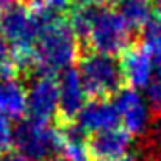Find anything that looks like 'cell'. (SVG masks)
Returning <instances> with one entry per match:
<instances>
[{"label": "cell", "mask_w": 161, "mask_h": 161, "mask_svg": "<svg viewBox=\"0 0 161 161\" xmlns=\"http://www.w3.org/2000/svg\"><path fill=\"white\" fill-rule=\"evenodd\" d=\"M78 36L68 21L54 23L38 35L33 47V68L38 75L56 76L78 59Z\"/></svg>", "instance_id": "obj_1"}, {"label": "cell", "mask_w": 161, "mask_h": 161, "mask_svg": "<svg viewBox=\"0 0 161 161\" xmlns=\"http://www.w3.org/2000/svg\"><path fill=\"white\" fill-rule=\"evenodd\" d=\"M76 69L81 76L85 92L90 99L114 97L125 83L121 64L114 59V56L92 50L78 57Z\"/></svg>", "instance_id": "obj_2"}, {"label": "cell", "mask_w": 161, "mask_h": 161, "mask_svg": "<svg viewBox=\"0 0 161 161\" xmlns=\"http://www.w3.org/2000/svg\"><path fill=\"white\" fill-rule=\"evenodd\" d=\"M64 144V133L61 125H50V121H38L28 118L19 121L14 130V149H18L30 161H47L59 156Z\"/></svg>", "instance_id": "obj_3"}, {"label": "cell", "mask_w": 161, "mask_h": 161, "mask_svg": "<svg viewBox=\"0 0 161 161\" xmlns=\"http://www.w3.org/2000/svg\"><path fill=\"white\" fill-rule=\"evenodd\" d=\"M132 30L114 9L101 7L90 28L87 42L94 52L119 56L130 45Z\"/></svg>", "instance_id": "obj_4"}, {"label": "cell", "mask_w": 161, "mask_h": 161, "mask_svg": "<svg viewBox=\"0 0 161 161\" xmlns=\"http://www.w3.org/2000/svg\"><path fill=\"white\" fill-rule=\"evenodd\" d=\"M59 113V81L56 76L38 75L28 88V118L52 121Z\"/></svg>", "instance_id": "obj_5"}, {"label": "cell", "mask_w": 161, "mask_h": 161, "mask_svg": "<svg viewBox=\"0 0 161 161\" xmlns=\"http://www.w3.org/2000/svg\"><path fill=\"white\" fill-rule=\"evenodd\" d=\"M114 106L119 113L121 125L126 132L132 135H140L149 126V104L146 97L139 92V88L133 87H123L114 95Z\"/></svg>", "instance_id": "obj_6"}, {"label": "cell", "mask_w": 161, "mask_h": 161, "mask_svg": "<svg viewBox=\"0 0 161 161\" xmlns=\"http://www.w3.org/2000/svg\"><path fill=\"white\" fill-rule=\"evenodd\" d=\"M119 64L128 87L139 88V90L146 88V85L153 80L156 71L153 52L146 43L128 45L119 54Z\"/></svg>", "instance_id": "obj_7"}, {"label": "cell", "mask_w": 161, "mask_h": 161, "mask_svg": "<svg viewBox=\"0 0 161 161\" xmlns=\"http://www.w3.org/2000/svg\"><path fill=\"white\" fill-rule=\"evenodd\" d=\"M59 113L57 118L59 123H71L76 119L78 113L87 102V92H85L83 81L76 68H68L59 76Z\"/></svg>", "instance_id": "obj_8"}, {"label": "cell", "mask_w": 161, "mask_h": 161, "mask_svg": "<svg viewBox=\"0 0 161 161\" xmlns=\"http://www.w3.org/2000/svg\"><path fill=\"white\" fill-rule=\"evenodd\" d=\"M130 142L132 133L126 132L123 126H116L88 135L87 147L92 161H119L126 156Z\"/></svg>", "instance_id": "obj_9"}, {"label": "cell", "mask_w": 161, "mask_h": 161, "mask_svg": "<svg viewBox=\"0 0 161 161\" xmlns=\"http://www.w3.org/2000/svg\"><path fill=\"white\" fill-rule=\"evenodd\" d=\"M75 121L88 133H97L119 126V113L114 102L109 99H90L85 102Z\"/></svg>", "instance_id": "obj_10"}, {"label": "cell", "mask_w": 161, "mask_h": 161, "mask_svg": "<svg viewBox=\"0 0 161 161\" xmlns=\"http://www.w3.org/2000/svg\"><path fill=\"white\" fill-rule=\"evenodd\" d=\"M0 114L9 119H21L28 114V90L18 76L0 80Z\"/></svg>", "instance_id": "obj_11"}, {"label": "cell", "mask_w": 161, "mask_h": 161, "mask_svg": "<svg viewBox=\"0 0 161 161\" xmlns=\"http://www.w3.org/2000/svg\"><path fill=\"white\" fill-rule=\"evenodd\" d=\"M114 11L130 30H142L154 12L149 0H114Z\"/></svg>", "instance_id": "obj_12"}, {"label": "cell", "mask_w": 161, "mask_h": 161, "mask_svg": "<svg viewBox=\"0 0 161 161\" xmlns=\"http://www.w3.org/2000/svg\"><path fill=\"white\" fill-rule=\"evenodd\" d=\"M99 9H101V5H95V4H92V2H85V4L75 5V7L71 9L69 21L68 23L71 25V28H73L75 35H76L78 38L87 40Z\"/></svg>", "instance_id": "obj_13"}, {"label": "cell", "mask_w": 161, "mask_h": 161, "mask_svg": "<svg viewBox=\"0 0 161 161\" xmlns=\"http://www.w3.org/2000/svg\"><path fill=\"white\" fill-rule=\"evenodd\" d=\"M144 43L151 49L153 54L161 52V7L156 9L151 16V19L142 28Z\"/></svg>", "instance_id": "obj_14"}, {"label": "cell", "mask_w": 161, "mask_h": 161, "mask_svg": "<svg viewBox=\"0 0 161 161\" xmlns=\"http://www.w3.org/2000/svg\"><path fill=\"white\" fill-rule=\"evenodd\" d=\"M144 92H146L144 97H146L151 111H154L156 114H161V75L159 73L154 75L153 80L146 85Z\"/></svg>", "instance_id": "obj_15"}, {"label": "cell", "mask_w": 161, "mask_h": 161, "mask_svg": "<svg viewBox=\"0 0 161 161\" xmlns=\"http://www.w3.org/2000/svg\"><path fill=\"white\" fill-rule=\"evenodd\" d=\"M14 144V128L11 126V119L0 114V153L11 149Z\"/></svg>", "instance_id": "obj_16"}, {"label": "cell", "mask_w": 161, "mask_h": 161, "mask_svg": "<svg viewBox=\"0 0 161 161\" xmlns=\"http://www.w3.org/2000/svg\"><path fill=\"white\" fill-rule=\"evenodd\" d=\"M43 4H45L47 7H50L54 12L63 16L64 12L71 7V0H43Z\"/></svg>", "instance_id": "obj_17"}, {"label": "cell", "mask_w": 161, "mask_h": 161, "mask_svg": "<svg viewBox=\"0 0 161 161\" xmlns=\"http://www.w3.org/2000/svg\"><path fill=\"white\" fill-rule=\"evenodd\" d=\"M2 161H30L26 156H23L21 153H19L18 149H9L4 153V156H2Z\"/></svg>", "instance_id": "obj_18"}, {"label": "cell", "mask_w": 161, "mask_h": 161, "mask_svg": "<svg viewBox=\"0 0 161 161\" xmlns=\"http://www.w3.org/2000/svg\"><path fill=\"white\" fill-rule=\"evenodd\" d=\"M88 2H92L95 5H101V7H108L109 4H114V0H88Z\"/></svg>", "instance_id": "obj_19"}, {"label": "cell", "mask_w": 161, "mask_h": 161, "mask_svg": "<svg viewBox=\"0 0 161 161\" xmlns=\"http://www.w3.org/2000/svg\"><path fill=\"white\" fill-rule=\"evenodd\" d=\"M9 5H11V0H0V16H2V12H4Z\"/></svg>", "instance_id": "obj_20"}, {"label": "cell", "mask_w": 161, "mask_h": 161, "mask_svg": "<svg viewBox=\"0 0 161 161\" xmlns=\"http://www.w3.org/2000/svg\"><path fill=\"white\" fill-rule=\"evenodd\" d=\"M119 161H140L137 156H125V158H121Z\"/></svg>", "instance_id": "obj_21"}, {"label": "cell", "mask_w": 161, "mask_h": 161, "mask_svg": "<svg viewBox=\"0 0 161 161\" xmlns=\"http://www.w3.org/2000/svg\"><path fill=\"white\" fill-rule=\"evenodd\" d=\"M26 2H33V0H26Z\"/></svg>", "instance_id": "obj_22"}, {"label": "cell", "mask_w": 161, "mask_h": 161, "mask_svg": "<svg viewBox=\"0 0 161 161\" xmlns=\"http://www.w3.org/2000/svg\"><path fill=\"white\" fill-rule=\"evenodd\" d=\"M0 161H2V156H0Z\"/></svg>", "instance_id": "obj_23"}, {"label": "cell", "mask_w": 161, "mask_h": 161, "mask_svg": "<svg viewBox=\"0 0 161 161\" xmlns=\"http://www.w3.org/2000/svg\"><path fill=\"white\" fill-rule=\"evenodd\" d=\"M159 4H161V0H159Z\"/></svg>", "instance_id": "obj_24"}]
</instances>
